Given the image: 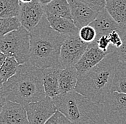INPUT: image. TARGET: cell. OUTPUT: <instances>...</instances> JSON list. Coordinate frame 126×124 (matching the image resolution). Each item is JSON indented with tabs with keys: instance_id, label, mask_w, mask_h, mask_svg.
Segmentation results:
<instances>
[{
	"instance_id": "obj_33",
	"label": "cell",
	"mask_w": 126,
	"mask_h": 124,
	"mask_svg": "<svg viewBox=\"0 0 126 124\" xmlns=\"http://www.w3.org/2000/svg\"><path fill=\"white\" fill-rule=\"evenodd\" d=\"M32 1V0H19V1L22 3H28V2H30Z\"/></svg>"
},
{
	"instance_id": "obj_27",
	"label": "cell",
	"mask_w": 126,
	"mask_h": 124,
	"mask_svg": "<svg viewBox=\"0 0 126 124\" xmlns=\"http://www.w3.org/2000/svg\"><path fill=\"white\" fill-rule=\"evenodd\" d=\"M110 40V46L115 48L116 49H120L123 44V40L120 37L119 32L117 30H114L108 35Z\"/></svg>"
},
{
	"instance_id": "obj_2",
	"label": "cell",
	"mask_w": 126,
	"mask_h": 124,
	"mask_svg": "<svg viewBox=\"0 0 126 124\" xmlns=\"http://www.w3.org/2000/svg\"><path fill=\"white\" fill-rule=\"evenodd\" d=\"M30 62L40 69H63L60 62V49L66 36L53 29L45 14L39 23L30 31Z\"/></svg>"
},
{
	"instance_id": "obj_13",
	"label": "cell",
	"mask_w": 126,
	"mask_h": 124,
	"mask_svg": "<svg viewBox=\"0 0 126 124\" xmlns=\"http://www.w3.org/2000/svg\"><path fill=\"white\" fill-rule=\"evenodd\" d=\"M90 25L92 26L96 31V40L101 36L108 35L110 32L114 30L118 31L119 28V24L111 16L105 8L101 12H98L96 18L90 24Z\"/></svg>"
},
{
	"instance_id": "obj_16",
	"label": "cell",
	"mask_w": 126,
	"mask_h": 124,
	"mask_svg": "<svg viewBox=\"0 0 126 124\" xmlns=\"http://www.w3.org/2000/svg\"><path fill=\"white\" fill-rule=\"evenodd\" d=\"M78 76V72L75 66L66 67L61 69L59 76L60 95L66 94L75 90Z\"/></svg>"
},
{
	"instance_id": "obj_12",
	"label": "cell",
	"mask_w": 126,
	"mask_h": 124,
	"mask_svg": "<svg viewBox=\"0 0 126 124\" xmlns=\"http://www.w3.org/2000/svg\"><path fill=\"white\" fill-rule=\"evenodd\" d=\"M68 1L70 6L72 21L78 29L90 24L98 14V12L78 0H68Z\"/></svg>"
},
{
	"instance_id": "obj_19",
	"label": "cell",
	"mask_w": 126,
	"mask_h": 124,
	"mask_svg": "<svg viewBox=\"0 0 126 124\" xmlns=\"http://www.w3.org/2000/svg\"><path fill=\"white\" fill-rule=\"evenodd\" d=\"M111 92L126 93V63L119 61L117 63Z\"/></svg>"
},
{
	"instance_id": "obj_31",
	"label": "cell",
	"mask_w": 126,
	"mask_h": 124,
	"mask_svg": "<svg viewBox=\"0 0 126 124\" xmlns=\"http://www.w3.org/2000/svg\"><path fill=\"white\" fill-rule=\"evenodd\" d=\"M6 58H7V56L0 51V67L2 65V63H4V60L6 59Z\"/></svg>"
},
{
	"instance_id": "obj_21",
	"label": "cell",
	"mask_w": 126,
	"mask_h": 124,
	"mask_svg": "<svg viewBox=\"0 0 126 124\" xmlns=\"http://www.w3.org/2000/svg\"><path fill=\"white\" fill-rule=\"evenodd\" d=\"M19 65V63L16 60L15 58L7 56L0 67V76L2 78L3 84L15 74Z\"/></svg>"
},
{
	"instance_id": "obj_18",
	"label": "cell",
	"mask_w": 126,
	"mask_h": 124,
	"mask_svg": "<svg viewBox=\"0 0 126 124\" xmlns=\"http://www.w3.org/2000/svg\"><path fill=\"white\" fill-rule=\"evenodd\" d=\"M43 8L45 12L72 20L68 0H52L49 4L43 6Z\"/></svg>"
},
{
	"instance_id": "obj_28",
	"label": "cell",
	"mask_w": 126,
	"mask_h": 124,
	"mask_svg": "<svg viewBox=\"0 0 126 124\" xmlns=\"http://www.w3.org/2000/svg\"><path fill=\"white\" fill-rule=\"evenodd\" d=\"M117 52H118L120 61H123L126 63V40L123 41V46L120 49H117Z\"/></svg>"
},
{
	"instance_id": "obj_32",
	"label": "cell",
	"mask_w": 126,
	"mask_h": 124,
	"mask_svg": "<svg viewBox=\"0 0 126 124\" xmlns=\"http://www.w3.org/2000/svg\"><path fill=\"white\" fill-rule=\"evenodd\" d=\"M39 2H40V4L42 5V6H45V5H47L48 4H49L52 0H39Z\"/></svg>"
},
{
	"instance_id": "obj_5",
	"label": "cell",
	"mask_w": 126,
	"mask_h": 124,
	"mask_svg": "<svg viewBox=\"0 0 126 124\" xmlns=\"http://www.w3.org/2000/svg\"><path fill=\"white\" fill-rule=\"evenodd\" d=\"M30 31L22 26L0 37V51L7 56L15 58L19 64L30 62Z\"/></svg>"
},
{
	"instance_id": "obj_14",
	"label": "cell",
	"mask_w": 126,
	"mask_h": 124,
	"mask_svg": "<svg viewBox=\"0 0 126 124\" xmlns=\"http://www.w3.org/2000/svg\"><path fill=\"white\" fill-rule=\"evenodd\" d=\"M43 74V84L46 96L54 99L60 95L59 86V76L63 69L49 67L41 69Z\"/></svg>"
},
{
	"instance_id": "obj_9",
	"label": "cell",
	"mask_w": 126,
	"mask_h": 124,
	"mask_svg": "<svg viewBox=\"0 0 126 124\" xmlns=\"http://www.w3.org/2000/svg\"><path fill=\"white\" fill-rule=\"evenodd\" d=\"M45 15L43 6L39 0H32L28 3L20 2V8L17 16L21 25L29 31L32 30Z\"/></svg>"
},
{
	"instance_id": "obj_7",
	"label": "cell",
	"mask_w": 126,
	"mask_h": 124,
	"mask_svg": "<svg viewBox=\"0 0 126 124\" xmlns=\"http://www.w3.org/2000/svg\"><path fill=\"white\" fill-rule=\"evenodd\" d=\"M89 44L83 41L78 35L68 36L60 49V62L63 68L75 66L85 53Z\"/></svg>"
},
{
	"instance_id": "obj_11",
	"label": "cell",
	"mask_w": 126,
	"mask_h": 124,
	"mask_svg": "<svg viewBox=\"0 0 126 124\" xmlns=\"http://www.w3.org/2000/svg\"><path fill=\"white\" fill-rule=\"evenodd\" d=\"M109 53L110 52H105L100 50L97 47L95 41L90 43L85 53L82 56L78 62L75 65V67L78 71L79 75L84 74L88 70L94 67Z\"/></svg>"
},
{
	"instance_id": "obj_6",
	"label": "cell",
	"mask_w": 126,
	"mask_h": 124,
	"mask_svg": "<svg viewBox=\"0 0 126 124\" xmlns=\"http://www.w3.org/2000/svg\"><path fill=\"white\" fill-rule=\"evenodd\" d=\"M102 104L107 124H126V93L110 92Z\"/></svg>"
},
{
	"instance_id": "obj_17",
	"label": "cell",
	"mask_w": 126,
	"mask_h": 124,
	"mask_svg": "<svg viewBox=\"0 0 126 124\" xmlns=\"http://www.w3.org/2000/svg\"><path fill=\"white\" fill-rule=\"evenodd\" d=\"M105 9L119 24L126 22V0H110L106 2Z\"/></svg>"
},
{
	"instance_id": "obj_1",
	"label": "cell",
	"mask_w": 126,
	"mask_h": 124,
	"mask_svg": "<svg viewBox=\"0 0 126 124\" xmlns=\"http://www.w3.org/2000/svg\"><path fill=\"white\" fill-rule=\"evenodd\" d=\"M1 91L6 100L24 106L44 99L46 94L42 69L30 62L20 64L15 74L3 84Z\"/></svg>"
},
{
	"instance_id": "obj_29",
	"label": "cell",
	"mask_w": 126,
	"mask_h": 124,
	"mask_svg": "<svg viewBox=\"0 0 126 124\" xmlns=\"http://www.w3.org/2000/svg\"><path fill=\"white\" fill-rule=\"evenodd\" d=\"M118 31L123 41L126 40V22L123 25H119Z\"/></svg>"
},
{
	"instance_id": "obj_15",
	"label": "cell",
	"mask_w": 126,
	"mask_h": 124,
	"mask_svg": "<svg viewBox=\"0 0 126 124\" xmlns=\"http://www.w3.org/2000/svg\"><path fill=\"white\" fill-rule=\"evenodd\" d=\"M51 27L60 34L66 37L78 35L79 30L72 20L53 15L49 12H45Z\"/></svg>"
},
{
	"instance_id": "obj_20",
	"label": "cell",
	"mask_w": 126,
	"mask_h": 124,
	"mask_svg": "<svg viewBox=\"0 0 126 124\" xmlns=\"http://www.w3.org/2000/svg\"><path fill=\"white\" fill-rule=\"evenodd\" d=\"M19 8V0H0V18L17 17Z\"/></svg>"
},
{
	"instance_id": "obj_25",
	"label": "cell",
	"mask_w": 126,
	"mask_h": 124,
	"mask_svg": "<svg viewBox=\"0 0 126 124\" xmlns=\"http://www.w3.org/2000/svg\"><path fill=\"white\" fill-rule=\"evenodd\" d=\"M96 43L97 44L98 48L102 50V51L105 52H110L115 50H117L115 48L112 47V46H110V42L108 36V35H103L101 36L100 37H99L98 39H97Z\"/></svg>"
},
{
	"instance_id": "obj_10",
	"label": "cell",
	"mask_w": 126,
	"mask_h": 124,
	"mask_svg": "<svg viewBox=\"0 0 126 124\" xmlns=\"http://www.w3.org/2000/svg\"><path fill=\"white\" fill-rule=\"evenodd\" d=\"M0 124H28L25 107L7 100L0 112Z\"/></svg>"
},
{
	"instance_id": "obj_3",
	"label": "cell",
	"mask_w": 126,
	"mask_h": 124,
	"mask_svg": "<svg viewBox=\"0 0 126 124\" xmlns=\"http://www.w3.org/2000/svg\"><path fill=\"white\" fill-rule=\"evenodd\" d=\"M119 61L117 50L110 52L94 67L79 75L75 91L91 101L102 104L111 92Z\"/></svg>"
},
{
	"instance_id": "obj_34",
	"label": "cell",
	"mask_w": 126,
	"mask_h": 124,
	"mask_svg": "<svg viewBox=\"0 0 126 124\" xmlns=\"http://www.w3.org/2000/svg\"><path fill=\"white\" fill-rule=\"evenodd\" d=\"M2 86H3V81H2V78L1 77V76H0V90H1Z\"/></svg>"
},
{
	"instance_id": "obj_24",
	"label": "cell",
	"mask_w": 126,
	"mask_h": 124,
	"mask_svg": "<svg viewBox=\"0 0 126 124\" xmlns=\"http://www.w3.org/2000/svg\"><path fill=\"white\" fill-rule=\"evenodd\" d=\"M45 124H75L65 116L63 113L57 111L47 121Z\"/></svg>"
},
{
	"instance_id": "obj_23",
	"label": "cell",
	"mask_w": 126,
	"mask_h": 124,
	"mask_svg": "<svg viewBox=\"0 0 126 124\" xmlns=\"http://www.w3.org/2000/svg\"><path fill=\"white\" fill-rule=\"evenodd\" d=\"M79 37L86 43H92L97 39V33L94 28L90 24L82 26L79 30Z\"/></svg>"
},
{
	"instance_id": "obj_22",
	"label": "cell",
	"mask_w": 126,
	"mask_h": 124,
	"mask_svg": "<svg viewBox=\"0 0 126 124\" xmlns=\"http://www.w3.org/2000/svg\"><path fill=\"white\" fill-rule=\"evenodd\" d=\"M21 26L18 17L0 18V37L11 31L18 29Z\"/></svg>"
},
{
	"instance_id": "obj_8",
	"label": "cell",
	"mask_w": 126,
	"mask_h": 124,
	"mask_svg": "<svg viewBox=\"0 0 126 124\" xmlns=\"http://www.w3.org/2000/svg\"><path fill=\"white\" fill-rule=\"evenodd\" d=\"M28 124H45L57 111L53 100L46 96L44 99L26 105Z\"/></svg>"
},
{
	"instance_id": "obj_35",
	"label": "cell",
	"mask_w": 126,
	"mask_h": 124,
	"mask_svg": "<svg viewBox=\"0 0 126 124\" xmlns=\"http://www.w3.org/2000/svg\"><path fill=\"white\" fill-rule=\"evenodd\" d=\"M106 1V2H108V1H110V0H105Z\"/></svg>"
},
{
	"instance_id": "obj_30",
	"label": "cell",
	"mask_w": 126,
	"mask_h": 124,
	"mask_svg": "<svg viewBox=\"0 0 126 124\" xmlns=\"http://www.w3.org/2000/svg\"><path fill=\"white\" fill-rule=\"evenodd\" d=\"M6 101L7 100L4 97L3 94L1 93V91L0 90V112L1 111V109L3 108V106H4V103H5Z\"/></svg>"
},
{
	"instance_id": "obj_4",
	"label": "cell",
	"mask_w": 126,
	"mask_h": 124,
	"mask_svg": "<svg viewBox=\"0 0 126 124\" xmlns=\"http://www.w3.org/2000/svg\"><path fill=\"white\" fill-rule=\"evenodd\" d=\"M57 110L75 124H108L104 107L74 91L52 99Z\"/></svg>"
},
{
	"instance_id": "obj_26",
	"label": "cell",
	"mask_w": 126,
	"mask_h": 124,
	"mask_svg": "<svg viewBox=\"0 0 126 124\" xmlns=\"http://www.w3.org/2000/svg\"><path fill=\"white\" fill-rule=\"evenodd\" d=\"M78 1L84 3L89 7L96 11L97 12H101L102 9L105 8V5H106L105 0H78Z\"/></svg>"
}]
</instances>
